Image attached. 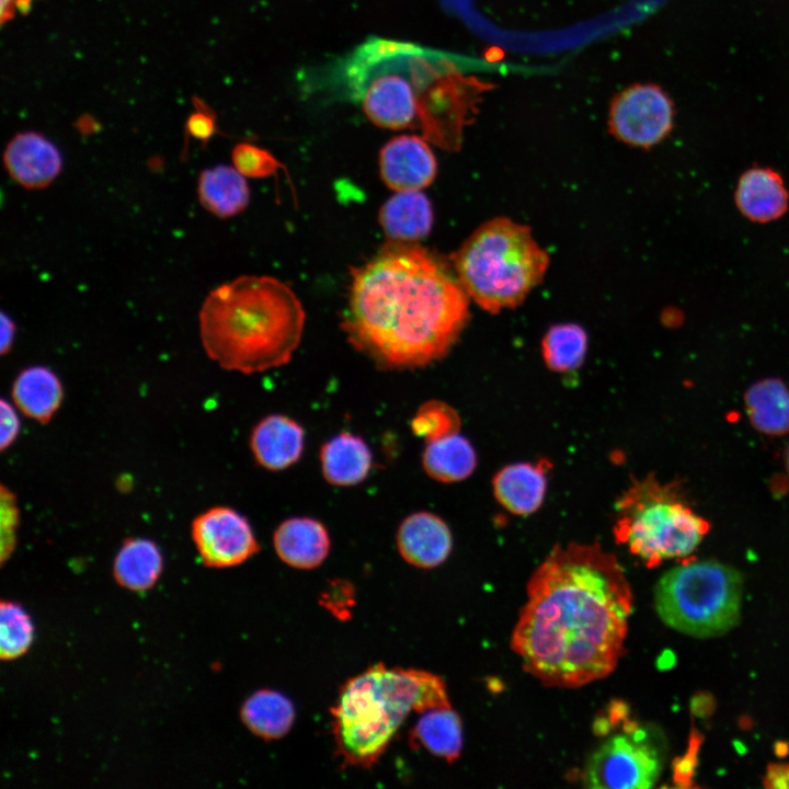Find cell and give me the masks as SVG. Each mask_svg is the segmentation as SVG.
<instances>
[{"mask_svg": "<svg viewBox=\"0 0 789 789\" xmlns=\"http://www.w3.org/2000/svg\"><path fill=\"white\" fill-rule=\"evenodd\" d=\"M511 648L545 685L575 688L608 676L622 655L632 594L601 544L556 546L527 582Z\"/></svg>", "mask_w": 789, "mask_h": 789, "instance_id": "1", "label": "cell"}, {"mask_svg": "<svg viewBox=\"0 0 789 789\" xmlns=\"http://www.w3.org/2000/svg\"><path fill=\"white\" fill-rule=\"evenodd\" d=\"M469 299L436 255L392 241L352 268L341 328L377 367L422 368L456 344L469 320Z\"/></svg>", "mask_w": 789, "mask_h": 789, "instance_id": "2", "label": "cell"}, {"mask_svg": "<svg viewBox=\"0 0 789 789\" xmlns=\"http://www.w3.org/2000/svg\"><path fill=\"white\" fill-rule=\"evenodd\" d=\"M305 320L295 291L267 275H242L219 285L198 313L208 357L245 375L287 364L301 341Z\"/></svg>", "mask_w": 789, "mask_h": 789, "instance_id": "3", "label": "cell"}, {"mask_svg": "<svg viewBox=\"0 0 789 789\" xmlns=\"http://www.w3.org/2000/svg\"><path fill=\"white\" fill-rule=\"evenodd\" d=\"M447 706L441 676L377 663L345 682L330 710L336 752L345 765L370 768L411 712Z\"/></svg>", "mask_w": 789, "mask_h": 789, "instance_id": "4", "label": "cell"}, {"mask_svg": "<svg viewBox=\"0 0 789 789\" xmlns=\"http://www.w3.org/2000/svg\"><path fill=\"white\" fill-rule=\"evenodd\" d=\"M451 260L469 298L491 313L521 305L549 265L530 229L503 217L477 228Z\"/></svg>", "mask_w": 789, "mask_h": 789, "instance_id": "5", "label": "cell"}, {"mask_svg": "<svg viewBox=\"0 0 789 789\" xmlns=\"http://www.w3.org/2000/svg\"><path fill=\"white\" fill-rule=\"evenodd\" d=\"M618 544L652 567L689 556L708 530L707 523L652 477L633 480L615 503Z\"/></svg>", "mask_w": 789, "mask_h": 789, "instance_id": "6", "label": "cell"}, {"mask_svg": "<svg viewBox=\"0 0 789 789\" xmlns=\"http://www.w3.org/2000/svg\"><path fill=\"white\" fill-rule=\"evenodd\" d=\"M743 581L734 568L712 560L686 562L664 573L654 590L660 619L695 638L720 636L740 617Z\"/></svg>", "mask_w": 789, "mask_h": 789, "instance_id": "7", "label": "cell"}, {"mask_svg": "<svg viewBox=\"0 0 789 789\" xmlns=\"http://www.w3.org/2000/svg\"><path fill=\"white\" fill-rule=\"evenodd\" d=\"M660 771L656 752L631 722L594 751L581 779L591 789H648L655 784Z\"/></svg>", "mask_w": 789, "mask_h": 789, "instance_id": "8", "label": "cell"}, {"mask_svg": "<svg viewBox=\"0 0 789 789\" xmlns=\"http://www.w3.org/2000/svg\"><path fill=\"white\" fill-rule=\"evenodd\" d=\"M674 118V102L666 91L654 83H636L613 98L608 127L618 140L648 149L668 136Z\"/></svg>", "mask_w": 789, "mask_h": 789, "instance_id": "9", "label": "cell"}, {"mask_svg": "<svg viewBox=\"0 0 789 789\" xmlns=\"http://www.w3.org/2000/svg\"><path fill=\"white\" fill-rule=\"evenodd\" d=\"M191 535L205 567L239 565L260 550L248 518L229 506H214L192 522Z\"/></svg>", "mask_w": 789, "mask_h": 789, "instance_id": "10", "label": "cell"}, {"mask_svg": "<svg viewBox=\"0 0 789 789\" xmlns=\"http://www.w3.org/2000/svg\"><path fill=\"white\" fill-rule=\"evenodd\" d=\"M379 170L382 181L391 190L421 191L435 179L437 162L423 138L400 135L381 148Z\"/></svg>", "mask_w": 789, "mask_h": 789, "instance_id": "11", "label": "cell"}, {"mask_svg": "<svg viewBox=\"0 0 789 789\" xmlns=\"http://www.w3.org/2000/svg\"><path fill=\"white\" fill-rule=\"evenodd\" d=\"M3 164L10 178L27 190L50 185L62 170L59 149L39 133L14 135L3 151Z\"/></svg>", "mask_w": 789, "mask_h": 789, "instance_id": "12", "label": "cell"}, {"mask_svg": "<svg viewBox=\"0 0 789 789\" xmlns=\"http://www.w3.org/2000/svg\"><path fill=\"white\" fill-rule=\"evenodd\" d=\"M363 108L370 122L379 127H412L419 117V96L412 73L411 79L391 70L378 75L364 91Z\"/></svg>", "mask_w": 789, "mask_h": 789, "instance_id": "13", "label": "cell"}, {"mask_svg": "<svg viewBox=\"0 0 789 789\" xmlns=\"http://www.w3.org/2000/svg\"><path fill=\"white\" fill-rule=\"evenodd\" d=\"M397 548L402 559L420 569H433L444 563L453 549V534L438 515L419 511L400 523Z\"/></svg>", "mask_w": 789, "mask_h": 789, "instance_id": "14", "label": "cell"}, {"mask_svg": "<svg viewBox=\"0 0 789 789\" xmlns=\"http://www.w3.org/2000/svg\"><path fill=\"white\" fill-rule=\"evenodd\" d=\"M304 447V427L284 414L266 415L254 425L250 434L254 460L270 471H282L295 465Z\"/></svg>", "mask_w": 789, "mask_h": 789, "instance_id": "15", "label": "cell"}, {"mask_svg": "<svg viewBox=\"0 0 789 789\" xmlns=\"http://www.w3.org/2000/svg\"><path fill=\"white\" fill-rule=\"evenodd\" d=\"M550 462H516L501 468L492 480L493 494L506 511L527 516L544 503Z\"/></svg>", "mask_w": 789, "mask_h": 789, "instance_id": "16", "label": "cell"}, {"mask_svg": "<svg viewBox=\"0 0 789 789\" xmlns=\"http://www.w3.org/2000/svg\"><path fill=\"white\" fill-rule=\"evenodd\" d=\"M277 557L287 565L310 570L319 567L330 552L327 527L311 517H291L283 521L273 534Z\"/></svg>", "mask_w": 789, "mask_h": 789, "instance_id": "17", "label": "cell"}, {"mask_svg": "<svg viewBox=\"0 0 789 789\" xmlns=\"http://www.w3.org/2000/svg\"><path fill=\"white\" fill-rule=\"evenodd\" d=\"M735 204L745 218L766 224L787 211L789 193L777 171L768 167H753L737 181Z\"/></svg>", "mask_w": 789, "mask_h": 789, "instance_id": "18", "label": "cell"}, {"mask_svg": "<svg viewBox=\"0 0 789 789\" xmlns=\"http://www.w3.org/2000/svg\"><path fill=\"white\" fill-rule=\"evenodd\" d=\"M320 467L328 483L353 487L368 477L373 468V453L359 435L341 432L322 444Z\"/></svg>", "mask_w": 789, "mask_h": 789, "instance_id": "19", "label": "cell"}, {"mask_svg": "<svg viewBox=\"0 0 789 789\" xmlns=\"http://www.w3.org/2000/svg\"><path fill=\"white\" fill-rule=\"evenodd\" d=\"M15 407L28 419L47 424L64 400V386L58 375L46 366L35 365L21 370L12 389Z\"/></svg>", "mask_w": 789, "mask_h": 789, "instance_id": "20", "label": "cell"}, {"mask_svg": "<svg viewBox=\"0 0 789 789\" xmlns=\"http://www.w3.org/2000/svg\"><path fill=\"white\" fill-rule=\"evenodd\" d=\"M378 220L392 241L413 242L432 228L431 202L421 191L397 192L381 206Z\"/></svg>", "mask_w": 789, "mask_h": 789, "instance_id": "21", "label": "cell"}, {"mask_svg": "<svg viewBox=\"0 0 789 789\" xmlns=\"http://www.w3.org/2000/svg\"><path fill=\"white\" fill-rule=\"evenodd\" d=\"M163 571V556L151 539L129 537L117 550L113 578L123 588L141 593L152 588Z\"/></svg>", "mask_w": 789, "mask_h": 789, "instance_id": "22", "label": "cell"}, {"mask_svg": "<svg viewBox=\"0 0 789 789\" xmlns=\"http://www.w3.org/2000/svg\"><path fill=\"white\" fill-rule=\"evenodd\" d=\"M201 205L219 218H229L243 211L250 201V190L235 167L218 164L203 170L197 180Z\"/></svg>", "mask_w": 789, "mask_h": 789, "instance_id": "23", "label": "cell"}, {"mask_svg": "<svg viewBox=\"0 0 789 789\" xmlns=\"http://www.w3.org/2000/svg\"><path fill=\"white\" fill-rule=\"evenodd\" d=\"M421 714L410 732L411 746L422 747L448 763L455 762L464 745L460 717L450 706L431 709Z\"/></svg>", "mask_w": 789, "mask_h": 789, "instance_id": "24", "label": "cell"}, {"mask_svg": "<svg viewBox=\"0 0 789 789\" xmlns=\"http://www.w3.org/2000/svg\"><path fill=\"white\" fill-rule=\"evenodd\" d=\"M240 718L252 734L265 741H274L290 731L295 721V708L283 694L262 689L245 699L240 709Z\"/></svg>", "mask_w": 789, "mask_h": 789, "instance_id": "25", "label": "cell"}, {"mask_svg": "<svg viewBox=\"0 0 789 789\" xmlns=\"http://www.w3.org/2000/svg\"><path fill=\"white\" fill-rule=\"evenodd\" d=\"M422 467L435 481L460 482L473 473L477 454L469 439L458 432L426 443Z\"/></svg>", "mask_w": 789, "mask_h": 789, "instance_id": "26", "label": "cell"}, {"mask_svg": "<svg viewBox=\"0 0 789 789\" xmlns=\"http://www.w3.org/2000/svg\"><path fill=\"white\" fill-rule=\"evenodd\" d=\"M745 403L755 428L774 435L789 431V390L779 379L754 384L746 391Z\"/></svg>", "mask_w": 789, "mask_h": 789, "instance_id": "27", "label": "cell"}, {"mask_svg": "<svg viewBox=\"0 0 789 789\" xmlns=\"http://www.w3.org/2000/svg\"><path fill=\"white\" fill-rule=\"evenodd\" d=\"M587 352V334L575 323L554 324L544 335L541 353L549 369L570 373L580 368Z\"/></svg>", "mask_w": 789, "mask_h": 789, "instance_id": "28", "label": "cell"}, {"mask_svg": "<svg viewBox=\"0 0 789 789\" xmlns=\"http://www.w3.org/2000/svg\"><path fill=\"white\" fill-rule=\"evenodd\" d=\"M34 624L24 607L12 601L0 604V659L13 661L23 656L34 641Z\"/></svg>", "mask_w": 789, "mask_h": 789, "instance_id": "29", "label": "cell"}, {"mask_svg": "<svg viewBox=\"0 0 789 789\" xmlns=\"http://www.w3.org/2000/svg\"><path fill=\"white\" fill-rule=\"evenodd\" d=\"M460 416L448 403L430 400L422 403L411 419L413 434L425 443L458 433Z\"/></svg>", "mask_w": 789, "mask_h": 789, "instance_id": "30", "label": "cell"}, {"mask_svg": "<svg viewBox=\"0 0 789 789\" xmlns=\"http://www.w3.org/2000/svg\"><path fill=\"white\" fill-rule=\"evenodd\" d=\"M231 157L233 167L245 178H265L279 167L268 151L247 142L237 145Z\"/></svg>", "mask_w": 789, "mask_h": 789, "instance_id": "31", "label": "cell"}, {"mask_svg": "<svg viewBox=\"0 0 789 789\" xmlns=\"http://www.w3.org/2000/svg\"><path fill=\"white\" fill-rule=\"evenodd\" d=\"M19 523L20 510L16 496L2 483L0 488L1 563H4L15 549Z\"/></svg>", "mask_w": 789, "mask_h": 789, "instance_id": "32", "label": "cell"}, {"mask_svg": "<svg viewBox=\"0 0 789 789\" xmlns=\"http://www.w3.org/2000/svg\"><path fill=\"white\" fill-rule=\"evenodd\" d=\"M194 112L190 114L185 123L186 141L190 137L206 145L216 134V114L202 100L194 98Z\"/></svg>", "mask_w": 789, "mask_h": 789, "instance_id": "33", "label": "cell"}, {"mask_svg": "<svg viewBox=\"0 0 789 789\" xmlns=\"http://www.w3.org/2000/svg\"><path fill=\"white\" fill-rule=\"evenodd\" d=\"M0 449L3 451L18 438L21 430V422L14 407L4 399L0 402Z\"/></svg>", "mask_w": 789, "mask_h": 789, "instance_id": "34", "label": "cell"}, {"mask_svg": "<svg viewBox=\"0 0 789 789\" xmlns=\"http://www.w3.org/2000/svg\"><path fill=\"white\" fill-rule=\"evenodd\" d=\"M0 320H1L0 352L2 355H5L11 351L12 345L14 343L16 325H15V322L12 320V318L4 311L1 312Z\"/></svg>", "mask_w": 789, "mask_h": 789, "instance_id": "35", "label": "cell"}, {"mask_svg": "<svg viewBox=\"0 0 789 789\" xmlns=\"http://www.w3.org/2000/svg\"><path fill=\"white\" fill-rule=\"evenodd\" d=\"M766 782L773 788H789V766H771L767 773Z\"/></svg>", "mask_w": 789, "mask_h": 789, "instance_id": "36", "label": "cell"}, {"mask_svg": "<svg viewBox=\"0 0 789 789\" xmlns=\"http://www.w3.org/2000/svg\"><path fill=\"white\" fill-rule=\"evenodd\" d=\"M16 2L18 0H1L0 18L2 24L14 18L16 11Z\"/></svg>", "mask_w": 789, "mask_h": 789, "instance_id": "37", "label": "cell"}, {"mask_svg": "<svg viewBox=\"0 0 789 789\" xmlns=\"http://www.w3.org/2000/svg\"><path fill=\"white\" fill-rule=\"evenodd\" d=\"M786 460H787V468H788V471H789V446H788V449H787Z\"/></svg>", "mask_w": 789, "mask_h": 789, "instance_id": "38", "label": "cell"}]
</instances>
